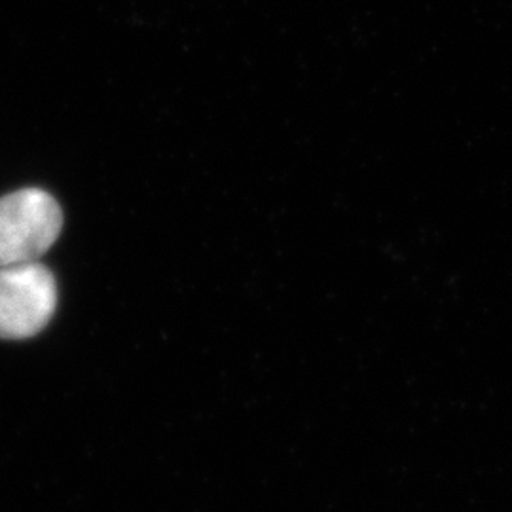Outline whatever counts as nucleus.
Wrapping results in <instances>:
<instances>
[{
    "instance_id": "f257e3e1",
    "label": "nucleus",
    "mask_w": 512,
    "mask_h": 512,
    "mask_svg": "<svg viewBox=\"0 0 512 512\" xmlns=\"http://www.w3.org/2000/svg\"><path fill=\"white\" fill-rule=\"evenodd\" d=\"M61 226V207L42 188L0 198V268L37 262L59 238Z\"/></svg>"
},
{
    "instance_id": "f03ea898",
    "label": "nucleus",
    "mask_w": 512,
    "mask_h": 512,
    "mask_svg": "<svg viewBox=\"0 0 512 512\" xmlns=\"http://www.w3.org/2000/svg\"><path fill=\"white\" fill-rule=\"evenodd\" d=\"M57 308V283L44 264L0 268V338L23 340L44 329Z\"/></svg>"
}]
</instances>
